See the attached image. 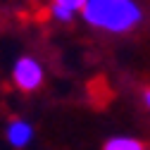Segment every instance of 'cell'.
Returning a JSON list of instances; mask_svg holds the SVG:
<instances>
[{
	"label": "cell",
	"instance_id": "cell-5",
	"mask_svg": "<svg viewBox=\"0 0 150 150\" xmlns=\"http://www.w3.org/2000/svg\"><path fill=\"white\" fill-rule=\"evenodd\" d=\"M48 14L52 17L55 22H60V24H67V22H71L74 19V12L71 10H67V7H60V5H48Z\"/></svg>",
	"mask_w": 150,
	"mask_h": 150
},
{
	"label": "cell",
	"instance_id": "cell-2",
	"mask_svg": "<svg viewBox=\"0 0 150 150\" xmlns=\"http://www.w3.org/2000/svg\"><path fill=\"white\" fill-rule=\"evenodd\" d=\"M12 79H14V83H17L19 91L31 93V91H36L43 83V67H41V62L36 57H19L14 62Z\"/></svg>",
	"mask_w": 150,
	"mask_h": 150
},
{
	"label": "cell",
	"instance_id": "cell-6",
	"mask_svg": "<svg viewBox=\"0 0 150 150\" xmlns=\"http://www.w3.org/2000/svg\"><path fill=\"white\" fill-rule=\"evenodd\" d=\"M50 3H52V5H60V7H67V10H71L74 14H81L86 0H50Z\"/></svg>",
	"mask_w": 150,
	"mask_h": 150
},
{
	"label": "cell",
	"instance_id": "cell-7",
	"mask_svg": "<svg viewBox=\"0 0 150 150\" xmlns=\"http://www.w3.org/2000/svg\"><path fill=\"white\" fill-rule=\"evenodd\" d=\"M143 100H145V105H148V107H150V88H148V91H145V93H143Z\"/></svg>",
	"mask_w": 150,
	"mask_h": 150
},
{
	"label": "cell",
	"instance_id": "cell-1",
	"mask_svg": "<svg viewBox=\"0 0 150 150\" xmlns=\"http://www.w3.org/2000/svg\"><path fill=\"white\" fill-rule=\"evenodd\" d=\"M81 17L98 31L129 33L143 22V7L138 0H86Z\"/></svg>",
	"mask_w": 150,
	"mask_h": 150
},
{
	"label": "cell",
	"instance_id": "cell-3",
	"mask_svg": "<svg viewBox=\"0 0 150 150\" xmlns=\"http://www.w3.org/2000/svg\"><path fill=\"white\" fill-rule=\"evenodd\" d=\"M31 136H33V129H31L26 122H22V119H14V122L7 126V138H10V143L17 145V148L26 145Z\"/></svg>",
	"mask_w": 150,
	"mask_h": 150
},
{
	"label": "cell",
	"instance_id": "cell-4",
	"mask_svg": "<svg viewBox=\"0 0 150 150\" xmlns=\"http://www.w3.org/2000/svg\"><path fill=\"white\" fill-rule=\"evenodd\" d=\"M105 150H145V145L136 138H112L105 143Z\"/></svg>",
	"mask_w": 150,
	"mask_h": 150
}]
</instances>
